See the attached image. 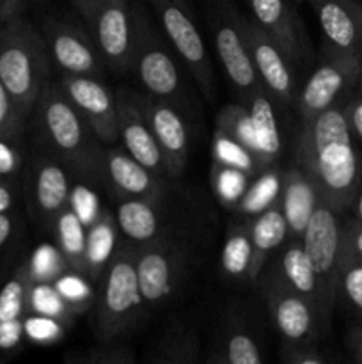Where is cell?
<instances>
[{
  "instance_id": "40",
  "label": "cell",
  "mask_w": 362,
  "mask_h": 364,
  "mask_svg": "<svg viewBox=\"0 0 362 364\" xmlns=\"http://www.w3.org/2000/svg\"><path fill=\"white\" fill-rule=\"evenodd\" d=\"M23 333L28 340L35 341V343H52V341L59 340L62 334V323L50 316L32 313V315L25 316Z\"/></svg>"
},
{
  "instance_id": "29",
  "label": "cell",
  "mask_w": 362,
  "mask_h": 364,
  "mask_svg": "<svg viewBox=\"0 0 362 364\" xmlns=\"http://www.w3.org/2000/svg\"><path fill=\"white\" fill-rule=\"evenodd\" d=\"M199 354L201 340L197 331L177 326L162 334L149 361L156 364H194L199 361Z\"/></svg>"
},
{
  "instance_id": "34",
  "label": "cell",
  "mask_w": 362,
  "mask_h": 364,
  "mask_svg": "<svg viewBox=\"0 0 362 364\" xmlns=\"http://www.w3.org/2000/svg\"><path fill=\"white\" fill-rule=\"evenodd\" d=\"M70 364H135L133 348L119 341H106L99 347L71 352L64 358Z\"/></svg>"
},
{
  "instance_id": "48",
  "label": "cell",
  "mask_w": 362,
  "mask_h": 364,
  "mask_svg": "<svg viewBox=\"0 0 362 364\" xmlns=\"http://www.w3.org/2000/svg\"><path fill=\"white\" fill-rule=\"evenodd\" d=\"M344 116L350 124V130L362 139V98H355L348 109H344Z\"/></svg>"
},
{
  "instance_id": "23",
  "label": "cell",
  "mask_w": 362,
  "mask_h": 364,
  "mask_svg": "<svg viewBox=\"0 0 362 364\" xmlns=\"http://www.w3.org/2000/svg\"><path fill=\"white\" fill-rule=\"evenodd\" d=\"M248 238H251V259L245 276L248 281L256 283L265 270L268 256L287 238V224L279 198L261 210L254 220H251Z\"/></svg>"
},
{
  "instance_id": "15",
  "label": "cell",
  "mask_w": 362,
  "mask_h": 364,
  "mask_svg": "<svg viewBox=\"0 0 362 364\" xmlns=\"http://www.w3.org/2000/svg\"><path fill=\"white\" fill-rule=\"evenodd\" d=\"M240 25L259 84L273 102L287 105L293 100V71L290 60L279 45L254 20L240 14Z\"/></svg>"
},
{
  "instance_id": "14",
  "label": "cell",
  "mask_w": 362,
  "mask_h": 364,
  "mask_svg": "<svg viewBox=\"0 0 362 364\" xmlns=\"http://www.w3.org/2000/svg\"><path fill=\"white\" fill-rule=\"evenodd\" d=\"M57 84L99 141H119L117 98L99 82V78L87 75H62Z\"/></svg>"
},
{
  "instance_id": "28",
  "label": "cell",
  "mask_w": 362,
  "mask_h": 364,
  "mask_svg": "<svg viewBox=\"0 0 362 364\" xmlns=\"http://www.w3.org/2000/svg\"><path fill=\"white\" fill-rule=\"evenodd\" d=\"M208 361L216 364H261L263 355L254 334L241 323L231 322L220 336L215 354Z\"/></svg>"
},
{
  "instance_id": "3",
  "label": "cell",
  "mask_w": 362,
  "mask_h": 364,
  "mask_svg": "<svg viewBox=\"0 0 362 364\" xmlns=\"http://www.w3.org/2000/svg\"><path fill=\"white\" fill-rule=\"evenodd\" d=\"M50 71L45 38L31 21L14 16L0 25V82L25 117L50 84Z\"/></svg>"
},
{
  "instance_id": "22",
  "label": "cell",
  "mask_w": 362,
  "mask_h": 364,
  "mask_svg": "<svg viewBox=\"0 0 362 364\" xmlns=\"http://www.w3.org/2000/svg\"><path fill=\"white\" fill-rule=\"evenodd\" d=\"M279 199L287 224V237L291 240H302L319 199L314 181L298 166L291 167L284 173L283 181H280Z\"/></svg>"
},
{
  "instance_id": "56",
  "label": "cell",
  "mask_w": 362,
  "mask_h": 364,
  "mask_svg": "<svg viewBox=\"0 0 362 364\" xmlns=\"http://www.w3.org/2000/svg\"><path fill=\"white\" fill-rule=\"evenodd\" d=\"M290 2H297L298 4V2H302V0H290Z\"/></svg>"
},
{
  "instance_id": "20",
  "label": "cell",
  "mask_w": 362,
  "mask_h": 364,
  "mask_svg": "<svg viewBox=\"0 0 362 364\" xmlns=\"http://www.w3.org/2000/svg\"><path fill=\"white\" fill-rule=\"evenodd\" d=\"M103 180L123 198L158 199L163 187L162 176L116 148L103 151Z\"/></svg>"
},
{
  "instance_id": "32",
  "label": "cell",
  "mask_w": 362,
  "mask_h": 364,
  "mask_svg": "<svg viewBox=\"0 0 362 364\" xmlns=\"http://www.w3.org/2000/svg\"><path fill=\"white\" fill-rule=\"evenodd\" d=\"M28 311L55 318L60 323H70L77 309L59 294L53 283H32L28 294Z\"/></svg>"
},
{
  "instance_id": "24",
  "label": "cell",
  "mask_w": 362,
  "mask_h": 364,
  "mask_svg": "<svg viewBox=\"0 0 362 364\" xmlns=\"http://www.w3.org/2000/svg\"><path fill=\"white\" fill-rule=\"evenodd\" d=\"M275 270L295 291H298L307 301L312 302V306L318 309L322 322L327 323L330 311L327 309L325 301H323L318 277H316L311 258H309L307 251L304 249L302 240H291V244L284 251L283 258H280Z\"/></svg>"
},
{
  "instance_id": "6",
  "label": "cell",
  "mask_w": 362,
  "mask_h": 364,
  "mask_svg": "<svg viewBox=\"0 0 362 364\" xmlns=\"http://www.w3.org/2000/svg\"><path fill=\"white\" fill-rule=\"evenodd\" d=\"M138 287L148 309L170 301L187 272V252L167 238L141 245L135 251Z\"/></svg>"
},
{
  "instance_id": "19",
  "label": "cell",
  "mask_w": 362,
  "mask_h": 364,
  "mask_svg": "<svg viewBox=\"0 0 362 364\" xmlns=\"http://www.w3.org/2000/svg\"><path fill=\"white\" fill-rule=\"evenodd\" d=\"M318 18L329 52L361 59L357 0H305Z\"/></svg>"
},
{
  "instance_id": "57",
  "label": "cell",
  "mask_w": 362,
  "mask_h": 364,
  "mask_svg": "<svg viewBox=\"0 0 362 364\" xmlns=\"http://www.w3.org/2000/svg\"><path fill=\"white\" fill-rule=\"evenodd\" d=\"M0 7H2V0H0Z\"/></svg>"
},
{
  "instance_id": "33",
  "label": "cell",
  "mask_w": 362,
  "mask_h": 364,
  "mask_svg": "<svg viewBox=\"0 0 362 364\" xmlns=\"http://www.w3.org/2000/svg\"><path fill=\"white\" fill-rule=\"evenodd\" d=\"M114 226L116 223L112 217L102 213V217L94 220L91 231H87V259L91 277L98 276L99 269L109 263L114 245Z\"/></svg>"
},
{
  "instance_id": "51",
  "label": "cell",
  "mask_w": 362,
  "mask_h": 364,
  "mask_svg": "<svg viewBox=\"0 0 362 364\" xmlns=\"http://www.w3.org/2000/svg\"><path fill=\"white\" fill-rule=\"evenodd\" d=\"M71 2L77 6V9L80 11L82 16L85 18V21H87V23H91L92 18L96 16V13H98L99 7L103 6V2H105V0H71Z\"/></svg>"
},
{
  "instance_id": "7",
  "label": "cell",
  "mask_w": 362,
  "mask_h": 364,
  "mask_svg": "<svg viewBox=\"0 0 362 364\" xmlns=\"http://www.w3.org/2000/svg\"><path fill=\"white\" fill-rule=\"evenodd\" d=\"M213 41H215L216 55L226 71L227 78L233 87L240 92L243 102L247 103L252 96L265 91L259 84L252 64L251 52L245 41L243 31L240 25V13L233 9L229 4L220 2L213 9Z\"/></svg>"
},
{
  "instance_id": "2",
  "label": "cell",
  "mask_w": 362,
  "mask_h": 364,
  "mask_svg": "<svg viewBox=\"0 0 362 364\" xmlns=\"http://www.w3.org/2000/svg\"><path fill=\"white\" fill-rule=\"evenodd\" d=\"M39 137L59 162L87 180L103 178V151L77 107L50 82L34 107Z\"/></svg>"
},
{
  "instance_id": "30",
  "label": "cell",
  "mask_w": 362,
  "mask_h": 364,
  "mask_svg": "<svg viewBox=\"0 0 362 364\" xmlns=\"http://www.w3.org/2000/svg\"><path fill=\"white\" fill-rule=\"evenodd\" d=\"M34 281L27 263L13 274L0 290V322H23L28 311V294Z\"/></svg>"
},
{
  "instance_id": "47",
  "label": "cell",
  "mask_w": 362,
  "mask_h": 364,
  "mask_svg": "<svg viewBox=\"0 0 362 364\" xmlns=\"http://www.w3.org/2000/svg\"><path fill=\"white\" fill-rule=\"evenodd\" d=\"M14 231H16V219H14L13 212L0 213V252L13 240Z\"/></svg>"
},
{
  "instance_id": "18",
  "label": "cell",
  "mask_w": 362,
  "mask_h": 364,
  "mask_svg": "<svg viewBox=\"0 0 362 364\" xmlns=\"http://www.w3.org/2000/svg\"><path fill=\"white\" fill-rule=\"evenodd\" d=\"M141 107L165 159L169 176H177L188 160V128L180 110L169 100L144 96Z\"/></svg>"
},
{
  "instance_id": "38",
  "label": "cell",
  "mask_w": 362,
  "mask_h": 364,
  "mask_svg": "<svg viewBox=\"0 0 362 364\" xmlns=\"http://www.w3.org/2000/svg\"><path fill=\"white\" fill-rule=\"evenodd\" d=\"M25 114L0 82V137L16 142L23 132Z\"/></svg>"
},
{
  "instance_id": "44",
  "label": "cell",
  "mask_w": 362,
  "mask_h": 364,
  "mask_svg": "<svg viewBox=\"0 0 362 364\" xmlns=\"http://www.w3.org/2000/svg\"><path fill=\"white\" fill-rule=\"evenodd\" d=\"M21 167V156L16 148V142L0 137V176L14 180Z\"/></svg>"
},
{
  "instance_id": "50",
  "label": "cell",
  "mask_w": 362,
  "mask_h": 364,
  "mask_svg": "<svg viewBox=\"0 0 362 364\" xmlns=\"http://www.w3.org/2000/svg\"><path fill=\"white\" fill-rule=\"evenodd\" d=\"M28 0H2V7H0V25L6 23L7 20L14 16H20L21 11L25 9Z\"/></svg>"
},
{
  "instance_id": "55",
  "label": "cell",
  "mask_w": 362,
  "mask_h": 364,
  "mask_svg": "<svg viewBox=\"0 0 362 364\" xmlns=\"http://www.w3.org/2000/svg\"><path fill=\"white\" fill-rule=\"evenodd\" d=\"M174 2L180 4V6H183V7H188V6H187V0H174Z\"/></svg>"
},
{
  "instance_id": "8",
  "label": "cell",
  "mask_w": 362,
  "mask_h": 364,
  "mask_svg": "<svg viewBox=\"0 0 362 364\" xmlns=\"http://www.w3.org/2000/svg\"><path fill=\"white\" fill-rule=\"evenodd\" d=\"M67 167L55 156H35L25 174L28 213L38 224L53 231L57 217L71 205V178Z\"/></svg>"
},
{
  "instance_id": "25",
  "label": "cell",
  "mask_w": 362,
  "mask_h": 364,
  "mask_svg": "<svg viewBox=\"0 0 362 364\" xmlns=\"http://www.w3.org/2000/svg\"><path fill=\"white\" fill-rule=\"evenodd\" d=\"M158 199L124 198L117 206L116 228L128 240L141 245L160 238Z\"/></svg>"
},
{
  "instance_id": "39",
  "label": "cell",
  "mask_w": 362,
  "mask_h": 364,
  "mask_svg": "<svg viewBox=\"0 0 362 364\" xmlns=\"http://www.w3.org/2000/svg\"><path fill=\"white\" fill-rule=\"evenodd\" d=\"M215 149H216V159H219V162L222 164V166L238 167V169L245 171L247 174L256 173V171L261 167L258 160L254 159V155H251L247 149L241 148V146L236 144L234 141L227 139L224 134H220Z\"/></svg>"
},
{
  "instance_id": "27",
  "label": "cell",
  "mask_w": 362,
  "mask_h": 364,
  "mask_svg": "<svg viewBox=\"0 0 362 364\" xmlns=\"http://www.w3.org/2000/svg\"><path fill=\"white\" fill-rule=\"evenodd\" d=\"M247 105L248 110H251L252 127H254L258 160L261 167H265L279 156L280 148H283L275 110L272 107V98L265 91L252 96Z\"/></svg>"
},
{
  "instance_id": "54",
  "label": "cell",
  "mask_w": 362,
  "mask_h": 364,
  "mask_svg": "<svg viewBox=\"0 0 362 364\" xmlns=\"http://www.w3.org/2000/svg\"><path fill=\"white\" fill-rule=\"evenodd\" d=\"M357 217H358V223L362 224V191L357 198Z\"/></svg>"
},
{
  "instance_id": "31",
  "label": "cell",
  "mask_w": 362,
  "mask_h": 364,
  "mask_svg": "<svg viewBox=\"0 0 362 364\" xmlns=\"http://www.w3.org/2000/svg\"><path fill=\"white\" fill-rule=\"evenodd\" d=\"M216 127L220 134L226 135L227 139L240 144L241 148L247 149L254 159L258 160V148H256L254 127H252V117L248 107L240 105H227L220 110L216 117ZM259 162V160H258ZM261 166V164H259Z\"/></svg>"
},
{
  "instance_id": "1",
  "label": "cell",
  "mask_w": 362,
  "mask_h": 364,
  "mask_svg": "<svg viewBox=\"0 0 362 364\" xmlns=\"http://www.w3.org/2000/svg\"><path fill=\"white\" fill-rule=\"evenodd\" d=\"M295 159L297 166L314 181L319 198L334 210H343L355 201L358 159L343 109L332 105L302 121Z\"/></svg>"
},
{
  "instance_id": "49",
  "label": "cell",
  "mask_w": 362,
  "mask_h": 364,
  "mask_svg": "<svg viewBox=\"0 0 362 364\" xmlns=\"http://www.w3.org/2000/svg\"><path fill=\"white\" fill-rule=\"evenodd\" d=\"M344 242L350 247V251L362 259V224L353 223L344 230Z\"/></svg>"
},
{
  "instance_id": "17",
  "label": "cell",
  "mask_w": 362,
  "mask_h": 364,
  "mask_svg": "<svg viewBox=\"0 0 362 364\" xmlns=\"http://www.w3.org/2000/svg\"><path fill=\"white\" fill-rule=\"evenodd\" d=\"M117 123H119V141L123 142L124 151L130 153L137 162L158 176H167L169 171H167L165 159L146 119L138 96L131 92H121V96H117Z\"/></svg>"
},
{
  "instance_id": "11",
  "label": "cell",
  "mask_w": 362,
  "mask_h": 364,
  "mask_svg": "<svg viewBox=\"0 0 362 364\" xmlns=\"http://www.w3.org/2000/svg\"><path fill=\"white\" fill-rule=\"evenodd\" d=\"M270 316L284 341H316L323 322L311 301L295 291L273 267L261 283Z\"/></svg>"
},
{
  "instance_id": "46",
  "label": "cell",
  "mask_w": 362,
  "mask_h": 364,
  "mask_svg": "<svg viewBox=\"0 0 362 364\" xmlns=\"http://www.w3.org/2000/svg\"><path fill=\"white\" fill-rule=\"evenodd\" d=\"M14 203H16V185L14 180L0 176V213L13 212Z\"/></svg>"
},
{
  "instance_id": "10",
  "label": "cell",
  "mask_w": 362,
  "mask_h": 364,
  "mask_svg": "<svg viewBox=\"0 0 362 364\" xmlns=\"http://www.w3.org/2000/svg\"><path fill=\"white\" fill-rule=\"evenodd\" d=\"M158 16L160 25L165 32L172 48L188 68L199 89L206 96L213 92V73L208 60V52L199 28L190 18L188 7L180 6L174 0H149Z\"/></svg>"
},
{
  "instance_id": "41",
  "label": "cell",
  "mask_w": 362,
  "mask_h": 364,
  "mask_svg": "<svg viewBox=\"0 0 362 364\" xmlns=\"http://www.w3.org/2000/svg\"><path fill=\"white\" fill-rule=\"evenodd\" d=\"M53 284H55V288L59 290V294L62 295L77 311H80V308L84 309L85 301L91 297V290H89V287L85 284V281L82 279V274L73 272V270H71L70 274L64 272Z\"/></svg>"
},
{
  "instance_id": "37",
  "label": "cell",
  "mask_w": 362,
  "mask_h": 364,
  "mask_svg": "<svg viewBox=\"0 0 362 364\" xmlns=\"http://www.w3.org/2000/svg\"><path fill=\"white\" fill-rule=\"evenodd\" d=\"M248 259H251V238H248V224L238 228L234 235L227 240L224 251V265L231 274H247Z\"/></svg>"
},
{
  "instance_id": "5",
  "label": "cell",
  "mask_w": 362,
  "mask_h": 364,
  "mask_svg": "<svg viewBox=\"0 0 362 364\" xmlns=\"http://www.w3.org/2000/svg\"><path fill=\"white\" fill-rule=\"evenodd\" d=\"M302 244L311 258L323 301L330 311L337 291V272L343 255L344 228L337 219V210H334L325 199H318V205L302 237Z\"/></svg>"
},
{
  "instance_id": "45",
  "label": "cell",
  "mask_w": 362,
  "mask_h": 364,
  "mask_svg": "<svg viewBox=\"0 0 362 364\" xmlns=\"http://www.w3.org/2000/svg\"><path fill=\"white\" fill-rule=\"evenodd\" d=\"M23 334V322H0V350H13Z\"/></svg>"
},
{
  "instance_id": "4",
  "label": "cell",
  "mask_w": 362,
  "mask_h": 364,
  "mask_svg": "<svg viewBox=\"0 0 362 364\" xmlns=\"http://www.w3.org/2000/svg\"><path fill=\"white\" fill-rule=\"evenodd\" d=\"M146 309L135 269V251L130 247L119 249L106 263L96 302L92 318L96 340L99 343L117 341L137 326Z\"/></svg>"
},
{
  "instance_id": "35",
  "label": "cell",
  "mask_w": 362,
  "mask_h": 364,
  "mask_svg": "<svg viewBox=\"0 0 362 364\" xmlns=\"http://www.w3.org/2000/svg\"><path fill=\"white\" fill-rule=\"evenodd\" d=\"M27 269L34 283H55L70 267L57 245H41L32 255Z\"/></svg>"
},
{
  "instance_id": "43",
  "label": "cell",
  "mask_w": 362,
  "mask_h": 364,
  "mask_svg": "<svg viewBox=\"0 0 362 364\" xmlns=\"http://www.w3.org/2000/svg\"><path fill=\"white\" fill-rule=\"evenodd\" d=\"M222 166V164H220ZM245 176L247 173L238 167L224 166L220 174H216V188H219L220 194L224 196V199H238L243 192L245 187Z\"/></svg>"
},
{
  "instance_id": "16",
  "label": "cell",
  "mask_w": 362,
  "mask_h": 364,
  "mask_svg": "<svg viewBox=\"0 0 362 364\" xmlns=\"http://www.w3.org/2000/svg\"><path fill=\"white\" fill-rule=\"evenodd\" d=\"M361 73V59L329 52L327 59L312 71L298 95L297 109L302 121L318 116L334 105V100Z\"/></svg>"
},
{
  "instance_id": "52",
  "label": "cell",
  "mask_w": 362,
  "mask_h": 364,
  "mask_svg": "<svg viewBox=\"0 0 362 364\" xmlns=\"http://www.w3.org/2000/svg\"><path fill=\"white\" fill-rule=\"evenodd\" d=\"M348 348L358 363H362V327H355L348 333Z\"/></svg>"
},
{
  "instance_id": "21",
  "label": "cell",
  "mask_w": 362,
  "mask_h": 364,
  "mask_svg": "<svg viewBox=\"0 0 362 364\" xmlns=\"http://www.w3.org/2000/svg\"><path fill=\"white\" fill-rule=\"evenodd\" d=\"M252 20L279 45L291 66L304 57V39L290 0H247Z\"/></svg>"
},
{
  "instance_id": "26",
  "label": "cell",
  "mask_w": 362,
  "mask_h": 364,
  "mask_svg": "<svg viewBox=\"0 0 362 364\" xmlns=\"http://www.w3.org/2000/svg\"><path fill=\"white\" fill-rule=\"evenodd\" d=\"M53 235L57 238V247L66 259L70 270L78 274H89L87 259V230L85 223L71 205L62 210L53 224Z\"/></svg>"
},
{
  "instance_id": "12",
  "label": "cell",
  "mask_w": 362,
  "mask_h": 364,
  "mask_svg": "<svg viewBox=\"0 0 362 364\" xmlns=\"http://www.w3.org/2000/svg\"><path fill=\"white\" fill-rule=\"evenodd\" d=\"M43 38L50 60L64 75H87L96 78L103 75L106 64L94 38H89L78 25L50 18L43 28Z\"/></svg>"
},
{
  "instance_id": "53",
  "label": "cell",
  "mask_w": 362,
  "mask_h": 364,
  "mask_svg": "<svg viewBox=\"0 0 362 364\" xmlns=\"http://www.w3.org/2000/svg\"><path fill=\"white\" fill-rule=\"evenodd\" d=\"M358 48L362 53V4L358 6Z\"/></svg>"
},
{
  "instance_id": "42",
  "label": "cell",
  "mask_w": 362,
  "mask_h": 364,
  "mask_svg": "<svg viewBox=\"0 0 362 364\" xmlns=\"http://www.w3.org/2000/svg\"><path fill=\"white\" fill-rule=\"evenodd\" d=\"M283 361L287 364H325L327 358L322 354L316 341H284Z\"/></svg>"
},
{
  "instance_id": "9",
  "label": "cell",
  "mask_w": 362,
  "mask_h": 364,
  "mask_svg": "<svg viewBox=\"0 0 362 364\" xmlns=\"http://www.w3.org/2000/svg\"><path fill=\"white\" fill-rule=\"evenodd\" d=\"M135 13V59L133 68L149 96L176 102L181 91L176 60L158 39L142 11Z\"/></svg>"
},
{
  "instance_id": "36",
  "label": "cell",
  "mask_w": 362,
  "mask_h": 364,
  "mask_svg": "<svg viewBox=\"0 0 362 364\" xmlns=\"http://www.w3.org/2000/svg\"><path fill=\"white\" fill-rule=\"evenodd\" d=\"M337 288L344 294V297L355 306V309L362 313V259H358L346 242L343 244L339 272H337Z\"/></svg>"
},
{
  "instance_id": "13",
  "label": "cell",
  "mask_w": 362,
  "mask_h": 364,
  "mask_svg": "<svg viewBox=\"0 0 362 364\" xmlns=\"http://www.w3.org/2000/svg\"><path fill=\"white\" fill-rule=\"evenodd\" d=\"M89 27L106 66L116 71L133 68L135 13L128 0H105Z\"/></svg>"
}]
</instances>
